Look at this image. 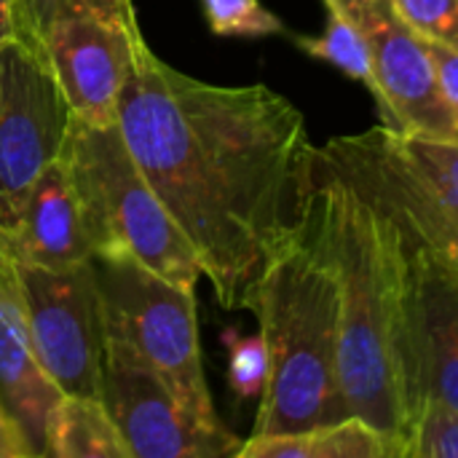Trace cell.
Wrapping results in <instances>:
<instances>
[{
  "label": "cell",
  "mask_w": 458,
  "mask_h": 458,
  "mask_svg": "<svg viewBox=\"0 0 458 458\" xmlns=\"http://www.w3.org/2000/svg\"><path fill=\"white\" fill-rule=\"evenodd\" d=\"M268 349V384L250 437L346 419L338 370V282L317 188L301 233L271 260L250 309Z\"/></svg>",
  "instance_id": "3"
},
{
  "label": "cell",
  "mask_w": 458,
  "mask_h": 458,
  "mask_svg": "<svg viewBox=\"0 0 458 458\" xmlns=\"http://www.w3.org/2000/svg\"><path fill=\"white\" fill-rule=\"evenodd\" d=\"M86 5H91L94 11L110 16V19H118V21H129L134 19V3L131 0H83Z\"/></svg>",
  "instance_id": "25"
},
{
  "label": "cell",
  "mask_w": 458,
  "mask_h": 458,
  "mask_svg": "<svg viewBox=\"0 0 458 458\" xmlns=\"http://www.w3.org/2000/svg\"><path fill=\"white\" fill-rule=\"evenodd\" d=\"M16 274L32 346L48 378L62 394L102 400L105 309L97 260L43 268L16 258Z\"/></svg>",
  "instance_id": "8"
},
{
  "label": "cell",
  "mask_w": 458,
  "mask_h": 458,
  "mask_svg": "<svg viewBox=\"0 0 458 458\" xmlns=\"http://www.w3.org/2000/svg\"><path fill=\"white\" fill-rule=\"evenodd\" d=\"M327 250L338 282V370L349 416L373 424L392 458H405L424 400L408 236L397 217L360 193L319 153Z\"/></svg>",
  "instance_id": "2"
},
{
  "label": "cell",
  "mask_w": 458,
  "mask_h": 458,
  "mask_svg": "<svg viewBox=\"0 0 458 458\" xmlns=\"http://www.w3.org/2000/svg\"><path fill=\"white\" fill-rule=\"evenodd\" d=\"M408 268L424 397L458 408V255L408 236Z\"/></svg>",
  "instance_id": "12"
},
{
  "label": "cell",
  "mask_w": 458,
  "mask_h": 458,
  "mask_svg": "<svg viewBox=\"0 0 458 458\" xmlns=\"http://www.w3.org/2000/svg\"><path fill=\"white\" fill-rule=\"evenodd\" d=\"M236 458H392L386 437L360 416L301 432L247 437Z\"/></svg>",
  "instance_id": "15"
},
{
  "label": "cell",
  "mask_w": 458,
  "mask_h": 458,
  "mask_svg": "<svg viewBox=\"0 0 458 458\" xmlns=\"http://www.w3.org/2000/svg\"><path fill=\"white\" fill-rule=\"evenodd\" d=\"M19 38L16 0H0V51Z\"/></svg>",
  "instance_id": "24"
},
{
  "label": "cell",
  "mask_w": 458,
  "mask_h": 458,
  "mask_svg": "<svg viewBox=\"0 0 458 458\" xmlns=\"http://www.w3.org/2000/svg\"><path fill=\"white\" fill-rule=\"evenodd\" d=\"M207 24L220 38H271L284 35V21L260 0H201Z\"/></svg>",
  "instance_id": "19"
},
{
  "label": "cell",
  "mask_w": 458,
  "mask_h": 458,
  "mask_svg": "<svg viewBox=\"0 0 458 458\" xmlns=\"http://www.w3.org/2000/svg\"><path fill=\"white\" fill-rule=\"evenodd\" d=\"M3 242L19 260L43 268H70L94 260L83 231L78 196L62 156L54 158L38 177L16 236H3Z\"/></svg>",
  "instance_id": "14"
},
{
  "label": "cell",
  "mask_w": 458,
  "mask_h": 458,
  "mask_svg": "<svg viewBox=\"0 0 458 458\" xmlns=\"http://www.w3.org/2000/svg\"><path fill=\"white\" fill-rule=\"evenodd\" d=\"M325 8H327L325 32H319V35L287 32V38L306 56L333 64L346 78L362 83L373 94L376 91V78H373V64H370V51H368L365 35L360 32V27L341 8H335V5H325Z\"/></svg>",
  "instance_id": "17"
},
{
  "label": "cell",
  "mask_w": 458,
  "mask_h": 458,
  "mask_svg": "<svg viewBox=\"0 0 458 458\" xmlns=\"http://www.w3.org/2000/svg\"><path fill=\"white\" fill-rule=\"evenodd\" d=\"M70 107L38 48L16 38L0 51V233L16 236L43 169L59 158Z\"/></svg>",
  "instance_id": "10"
},
{
  "label": "cell",
  "mask_w": 458,
  "mask_h": 458,
  "mask_svg": "<svg viewBox=\"0 0 458 458\" xmlns=\"http://www.w3.org/2000/svg\"><path fill=\"white\" fill-rule=\"evenodd\" d=\"M59 156L67 164L94 260L131 258L166 282L196 290L201 266L131 156L118 121L94 126L70 113Z\"/></svg>",
  "instance_id": "4"
},
{
  "label": "cell",
  "mask_w": 458,
  "mask_h": 458,
  "mask_svg": "<svg viewBox=\"0 0 458 458\" xmlns=\"http://www.w3.org/2000/svg\"><path fill=\"white\" fill-rule=\"evenodd\" d=\"M319 153L360 193L389 209L419 244L458 255V142L378 123L333 137Z\"/></svg>",
  "instance_id": "5"
},
{
  "label": "cell",
  "mask_w": 458,
  "mask_h": 458,
  "mask_svg": "<svg viewBox=\"0 0 458 458\" xmlns=\"http://www.w3.org/2000/svg\"><path fill=\"white\" fill-rule=\"evenodd\" d=\"M228 344V384L239 400H260L268 384V349L260 335H225Z\"/></svg>",
  "instance_id": "20"
},
{
  "label": "cell",
  "mask_w": 458,
  "mask_h": 458,
  "mask_svg": "<svg viewBox=\"0 0 458 458\" xmlns=\"http://www.w3.org/2000/svg\"><path fill=\"white\" fill-rule=\"evenodd\" d=\"M421 40L458 51V0H389Z\"/></svg>",
  "instance_id": "21"
},
{
  "label": "cell",
  "mask_w": 458,
  "mask_h": 458,
  "mask_svg": "<svg viewBox=\"0 0 458 458\" xmlns=\"http://www.w3.org/2000/svg\"><path fill=\"white\" fill-rule=\"evenodd\" d=\"M0 392L35 458L43 456L46 421L62 392L43 370L24 311L16 258L0 236Z\"/></svg>",
  "instance_id": "13"
},
{
  "label": "cell",
  "mask_w": 458,
  "mask_h": 458,
  "mask_svg": "<svg viewBox=\"0 0 458 458\" xmlns=\"http://www.w3.org/2000/svg\"><path fill=\"white\" fill-rule=\"evenodd\" d=\"M405 458H458V408L427 394L419 405Z\"/></svg>",
  "instance_id": "18"
},
{
  "label": "cell",
  "mask_w": 458,
  "mask_h": 458,
  "mask_svg": "<svg viewBox=\"0 0 458 458\" xmlns=\"http://www.w3.org/2000/svg\"><path fill=\"white\" fill-rule=\"evenodd\" d=\"M341 8L365 35L381 123L429 140L458 142V129L443 102L435 64L413 30L397 16L389 0H322Z\"/></svg>",
  "instance_id": "11"
},
{
  "label": "cell",
  "mask_w": 458,
  "mask_h": 458,
  "mask_svg": "<svg viewBox=\"0 0 458 458\" xmlns=\"http://www.w3.org/2000/svg\"><path fill=\"white\" fill-rule=\"evenodd\" d=\"M432 64H435V75H437V86L443 94V102L454 118L458 129V51L437 46V43H427Z\"/></svg>",
  "instance_id": "22"
},
{
  "label": "cell",
  "mask_w": 458,
  "mask_h": 458,
  "mask_svg": "<svg viewBox=\"0 0 458 458\" xmlns=\"http://www.w3.org/2000/svg\"><path fill=\"white\" fill-rule=\"evenodd\" d=\"M105 333L129 341L204 421L220 424L199 344L196 290L177 287L131 258L97 260Z\"/></svg>",
  "instance_id": "6"
},
{
  "label": "cell",
  "mask_w": 458,
  "mask_h": 458,
  "mask_svg": "<svg viewBox=\"0 0 458 458\" xmlns=\"http://www.w3.org/2000/svg\"><path fill=\"white\" fill-rule=\"evenodd\" d=\"M102 403L131 458H228L242 440L199 419L172 384L123 338L105 333Z\"/></svg>",
  "instance_id": "9"
},
{
  "label": "cell",
  "mask_w": 458,
  "mask_h": 458,
  "mask_svg": "<svg viewBox=\"0 0 458 458\" xmlns=\"http://www.w3.org/2000/svg\"><path fill=\"white\" fill-rule=\"evenodd\" d=\"M0 458H35L19 421L5 403H0Z\"/></svg>",
  "instance_id": "23"
},
{
  "label": "cell",
  "mask_w": 458,
  "mask_h": 458,
  "mask_svg": "<svg viewBox=\"0 0 458 458\" xmlns=\"http://www.w3.org/2000/svg\"><path fill=\"white\" fill-rule=\"evenodd\" d=\"M118 126L217 303L250 309L260 276L311 209L319 148L306 115L266 83L191 78L140 32Z\"/></svg>",
  "instance_id": "1"
},
{
  "label": "cell",
  "mask_w": 458,
  "mask_h": 458,
  "mask_svg": "<svg viewBox=\"0 0 458 458\" xmlns=\"http://www.w3.org/2000/svg\"><path fill=\"white\" fill-rule=\"evenodd\" d=\"M16 16L19 38L38 48L70 113L94 126L115 123L142 32L137 16L118 21L83 0H16Z\"/></svg>",
  "instance_id": "7"
},
{
  "label": "cell",
  "mask_w": 458,
  "mask_h": 458,
  "mask_svg": "<svg viewBox=\"0 0 458 458\" xmlns=\"http://www.w3.org/2000/svg\"><path fill=\"white\" fill-rule=\"evenodd\" d=\"M43 456L131 458V451L99 397L62 394L46 421Z\"/></svg>",
  "instance_id": "16"
}]
</instances>
